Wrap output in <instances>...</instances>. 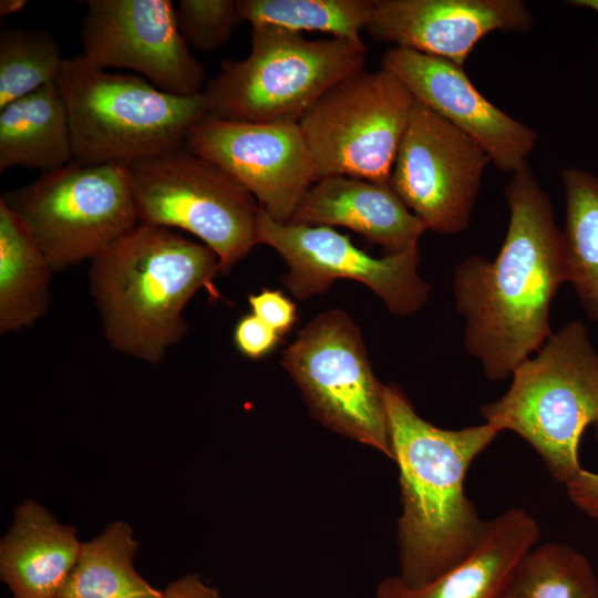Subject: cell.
<instances>
[{"label": "cell", "instance_id": "1", "mask_svg": "<svg viewBox=\"0 0 598 598\" xmlns=\"http://www.w3.org/2000/svg\"><path fill=\"white\" fill-rule=\"evenodd\" d=\"M505 199L509 221L497 256L471 255L453 278L464 347L491 381L512 377L550 337L551 301L567 282L561 229L528 164L512 174Z\"/></svg>", "mask_w": 598, "mask_h": 598}, {"label": "cell", "instance_id": "2", "mask_svg": "<svg viewBox=\"0 0 598 598\" xmlns=\"http://www.w3.org/2000/svg\"><path fill=\"white\" fill-rule=\"evenodd\" d=\"M385 402L399 471V573L405 584L430 582L464 560L487 526L464 484L471 464L497 437L488 423L442 429L416 412L402 388L385 384Z\"/></svg>", "mask_w": 598, "mask_h": 598}, {"label": "cell", "instance_id": "3", "mask_svg": "<svg viewBox=\"0 0 598 598\" xmlns=\"http://www.w3.org/2000/svg\"><path fill=\"white\" fill-rule=\"evenodd\" d=\"M218 272L216 254L203 243L138 224L90 264L105 339L120 353L161 362L186 333L187 303Z\"/></svg>", "mask_w": 598, "mask_h": 598}, {"label": "cell", "instance_id": "4", "mask_svg": "<svg viewBox=\"0 0 598 598\" xmlns=\"http://www.w3.org/2000/svg\"><path fill=\"white\" fill-rule=\"evenodd\" d=\"M55 84L69 115L73 161L83 165H128L183 147L210 111L204 92L172 94L82 55L64 60Z\"/></svg>", "mask_w": 598, "mask_h": 598}, {"label": "cell", "instance_id": "5", "mask_svg": "<svg viewBox=\"0 0 598 598\" xmlns=\"http://www.w3.org/2000/svg\"><path fill=\"white\" fill-rule=\"evenodd\" d=\"M485 423L519 435L566 486L582 468L579 443L598 422V353L579 320L551 333L522 362L498 400L481 405Z\"/></svg>", "mask_w": 598, "mask_h": 598}, {"label": "cell", "instance_id": "6", "mask_svg": "<svg viewBox=\"0 0 598 598\" xmlns=\"http://www.w3.org/2000/svg\"><path fill=\"white\" fill-rule=\"evenodd\" d=\"M251 50L224 60L203 90L209 117L251 123L296 122L331 86L363 69L362 40H308L301 32L251 28Z\"/></svg>", "mask_w": 598, "mask_h": 598}, {"label": "cell", "instance_id": "7", "mask_svg": "<svg viewBox=\"0 0 598 598\" xmlns=\"http://www.w3.org/2000/svg\"><path fill=\"white\" fill-rule=\"evenodd\" d=\"M53 271L92 260L134 229L136 213L126 165L75 161L4 193Z\"/></svg>", "mask_w": 598, "mask_h": 598}, {"label": "cell", "instance_id": "8", "mask_svg": "<svg viewBox=\"0 0 598 598\" xmlns=\"http://www.w3.org/2000/svg\"><path fill=\"white\" fill-rule=\"evenodd\" d=\"M140 224L183 229L227 275L254 246L260 206L231 175L186 146L126 165Z\"/></svg>", "mask_w": 598, "mask_h": 598}, {"label": "cell", "instance_id": "9", "mask_svg": "<svg viewBox=\"0 0 598 598\" xmlns=\"http://www.w3.org/2000/svg\"><path fill=\"white\" fill-rule=\"evenodd\" d=\"M281 365L321 425L393 458L385 384L346 311L331 309L311 319L283 350Z\"/></svg>", "mask_w": 598, "mask_h": 598}, {"label": "cell", "instance_id": "10", "mask_svg": "<svg viewBox=\"0 0 598 598\" xmlns=\"http://www.w3.org/2000/svg\"><path fill=\"white\" fill-rule=\"evenodd\" d=\"M415 99L393 73L357 71L326 91L298 122L313 182L350 176L390 184Z\"/></svg>", "mask_w": 598, "mask_h": 598}, {"label": "cell", "instance_id": "11", "mask_svg": "<svg viewBox=\"0 0 598 598\" xmlns=\"http://www.w3.org/2000/svg\"><path fill=\"white\" fill-rule=\"evenodd\" d=\"M256 244L282 258L288 272L281 282L299 300L326 292L338 279L362 282L398 317L413 316L430 298L431 286L419 275V247L377 258L332 227L279 224L261 208Z\"/></svg>", "mask_w": 598, "mask_h": 598}, {"label": "cell", "instance_id": "12", "mask_svg": "<svg viewBox=\"0 0 598 598\" xmlns=\"http://www.w3.org/2000/svg\"><path fill=\"white\" fill-rule=\"evenodd\" d=\"M491 163L471 137L415 100L390 185L426 229L456 235L470 224Z\"/></svg>", "mask_w": 598, "mask_h": 598}, {"label": "cell", "instance_id": "13", "mask_svg": "<svg viewBox=\"0 0 598 598\" xmlns=\"http://www.w3.org/2000/svg\"><path fill=\"white\" fill-rule=\"evenodd\" d=\"M81 28L83 59L123 68L177 95L203 92L204 65L190 53L169 0H89Z\"/></svg>", "mask_w": 598, "mask_h": 598}, {"label": "cell", "instance_id": "14", "mask_svg": "<svg viewBox=\"0 0 598 598\" xmlns=\"http://www.w3.org/2000/svg\"><path fill=\"white\" fill-rule=\"evenodd\" d=\"M185 146L221 167L279 224L291 221L313 182L296 122L251 123L206 117Z\"/></svg>", "mask_w": 598, "mask_h": 598}, {"label": "cell", "instance_id": "15", "mask_svg": "<svg viewBox=\"0 0 598 598\" xmlns=\"http://www.w3.org/2000/svg\"><path fill=\"white\" fill-rule=\"evenodd\" d=\"M381 69L396 75L415 100L478 144L497 169L513 174L528 164L537 132L486 100L462 66L393 47L382 56Z\"/></svg>", "mask_w": 598, "mask_h": 598}, {"label": "cell", "instance_id": "16", "mask_svg": "<svg viewBox=\"0 0 598 598\" xmlns=\"http://www.w3.org/2000/svg\"><path fill=\"white\" fill-rule=\"evenodd\" d=\"M534 18L520 0H373L367 32L463 68L491 32H527Z\"/></svg>", "mask_w": 598, "mask_h": 598}, {"label": "cell", "instance_id": "17", "mask_svg": "<svg viewBox=\"0 0 598 598\" xmlns=\"http://www.w3.org/2000/svg\"><path fill=\"white\" fill-rule=\"evenodd\" d=\"M290 223L349 228L379 245L384 255L419 247V239L426 230L390 184L350 176L318 181Z\"/></svg>", "mask_w": 598, "mask_h": 598}, {"label": "cell", "instance_id": "18", "mask_svg": "<svg viewBox=\"0 0 598 598\" xmlns=\"http://www.w3.org/2000/svg\"><path fill=\"white\" fill-rule=\"evenodd\" d=\"M536 518L520 507L487 520L478 545L458 565L422 586L390 575L377 585L374 598H498L519 560L538 544Z\"/></svg>", "mask_w": 598, "mask_h": 598}, {"label": "cell", "instance_id": "19", "mask_svg": "<svg viewBox=\"0 0 598 598\" xmlns=\"http://www.w3.org/2000/svg\"><path fill=\"white\" fill-rule=\"evenodd\" d=\"M82 543L41 504L25 499L0 540V578L13 598H54L74 567Z\"/></svg>", "mask_w": 598, "mask_h": 598}, {"label": "cell", "instance_id": "20", "mask_svg": "<svg viewBox=\"0 0 598 598\" xmlns=\"http://www.w3.org/2000/svg\"><path fill=\"white\" fill-rule=\"evenodd\" d=\"M73 161L64 100L55 83L0 109V172L60 168Z\"/></svg>", "mask_w": 598, "mask_h": 598}, {"label": "cell", "instance_id": "21", "mask_svg": "<svg viewBox=\"0 0 598 598\" xmlns=\"http://www.w3.org/2000/svg\"><path fill=\"white\" fill-rule=\"evenodd\" d=\"M53 269L17 215L0 199V333L34 324L48 310Z\"/></svg>", "mask_w": 598, "mask_h": 598}, {"label": "cell", "instance_id": "22", "mask_svg": "<svg viewBox=\"0 0 598 598\" xmlns=\"http://www.w3.org/2000/svg\"><path fill=\"white\" fill-rule=\"evenodd\" d=\"M138 542L126 522L115 520L82 543L79 558L54 598H162L135 569Z\"/></svg>", "mask_w": 598, "mask_h": 598}, {"label": "cell", "instance_id": "23", "mask_svg": "<svg viewBox=\"0 0 598 598\" xmlns=\"http://www.w3.org/2000/svg\"><path fill=\"white\" fill-rule=\"evenodd\" d=\"M561 177L567 282L571 283L587 317L598 327V176L571 167Z\"/></svg>", "mask_w": 598, "mask_h": 598}, {"label": "cell", "instance_id": "24", "mask_svg": "<svg viewBox=\"0 0 598 598\" xmlns=\"http://www.w3.org/2000/svg\"><path fill=\"white\" fill-rule=\"evenodd\" d=\"M498 598H598V577L576 548L545 543L519 560Z\"/></svg>", "mask_w": 598, "mask_h": 598}, {"label": "cell", "instance_id": "25", "mask_svg": "<svg viewBox=\"0 0 598 598\" xmlns=\"http://www.w3.org/2000/svg\"><path fill=\"white\" fill-rule=\"evenodd\" d=\"M373 0H237L243 21L297 32L318 31L359 41L371 18Z\"/></svg>", "mask_w": 598, "mask_h": 598}, {"label": "cell", "instance_id": "26", "mask_svg": "<svg viewBox=\"0 0 598 598\" xmlns=\"http://www.w3.org/2000/svg\"><path fill=\"white\" fill-rule=\"evenodd\" d=\"M64 58L59 42L34 28H2L0 31V109L55 83Z\"/></svg>", "mask_w": 598, "mask_h": 598}, {"label": "cell", "instance_id": "27", "mask_svg": "<svg viewBox=\"0 0 598 598\" xmlns=\"http://www.w3.org/2000/svg\"><path fill=\"white\" fill-rule=\"evenodd\" d=\"M176 20L187 45L204 52L223 47L243 21L237 0H181Z\"/></svg>", "mask_w": 598, "mask_h": 598}, {"label": "cell", "instance_id": "28", "mask_svg": "<svg viewBox=\"0 0 598 598\" xmlns=\"http://www.w3.org/2000/svg\"><path fill=\"white\" fill-rule=\"evenodd\" d=\"M251 313L279 337L287 334L297 321L296 305L281 290L262 289L248 296Z\"/></svg>", "mask_w": 598, "mask_h": 598}, {"label": "cell", "instance_id": "29", "mask_svg": "<svg viewBox=\"0 0 598 598\" xmlns=\"http://www.w3.org/2000/svg\"><path fill=\"white\" fill-rule=\"evenodd\" d=\"M280 340L281 337L252 313L244 316L234 330L238 351L255 360L272 351Z\"/></svg>", "mask_w": 598, "mask_h": 598}, {"label": "cell", "instance_id": "30", "mask_svg": "<svg viewBox=\"0 0 598 598\" xmlns=\"http://www.w3.org/2000/svg\"><path fill=\"white\" fill-rule=\"evenodd\" d=\"M565 487L574 506L598 522V472L581 468Z\"/></svg>", "mask_w": 598, "mask_h": 598}, {"label": "cell", "instance_id": "31", "mask_svg": "<svg viewBox=\"0 0 598 598\" xmlns=\"http://www.w3.org/2000/svg\"><path fill=\"white\" fill-rule=\"evenodd\" d=\"M162 598H220V592L200 575L190 573L169 582Z\"/></svg>", "mask_w": 598, "mask_h": 598}, {"label": "cell", "instance_id": "32", "mask_svg": "<svg viewBox=\"0 0 598 598\" xmlns=\"http://www.w3.org/2000/svg\"><path fill=\"white\" fill-rule=\"evenodd\" d=\"M27 4L25 0H1L0 1V16L7 17L13 14Z\"/></svg>", "mask_w": 598, "mask_h": 598}, {"label": "cell", "instance_id": "33", "mask_svg": "<svg viewBox=\"0 0 598 598\" xmlns=\"http://www.w3.org/2000/svg\"><path fill=\"white\" fill-rule=\"evenodd\" d=\"M568 3L578 8L589 9L598 13V0H571L568 1Z\"/></svg>", "mask_w": 598, "mask_h": 598}, {"label": "cell", "instance_id": "34", "mask_svg": "<svg viewBox=\"0 0 598 598\" xmlns=\"http://www.w3.org/2000/svg\"><path fill=\"white\" fill-rule=\"evenodd\" d=\"M594 426H595V436L598 441V422Z\"/></svg>", "mask_w": 598, "mask_h": 598}]
</instances>
